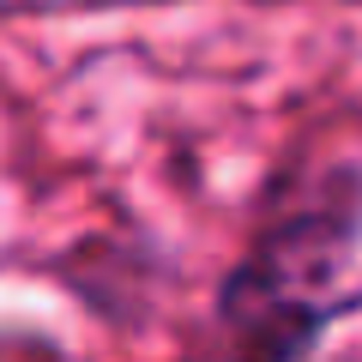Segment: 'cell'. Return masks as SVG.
Masks as SVG:
<instances>
[{
  "label": "cell",
  "instance_id": "obj_1",
  "mask_svg": "<svg viewBox=\"0 0 362 362\" xmlns=\"http://www.w3.org/2000/svg\"><path fill=\"white\" fill-rule=\"evenodd\" d=\"M326 254L314 242V230L290 235V242L266 247L254 266H242V278L230 284V326L242 338V350L254 362H290L326 314Z\"/></svg>",
  "mask_w": 362,
  "mask_h": 362
}]
</instances>
